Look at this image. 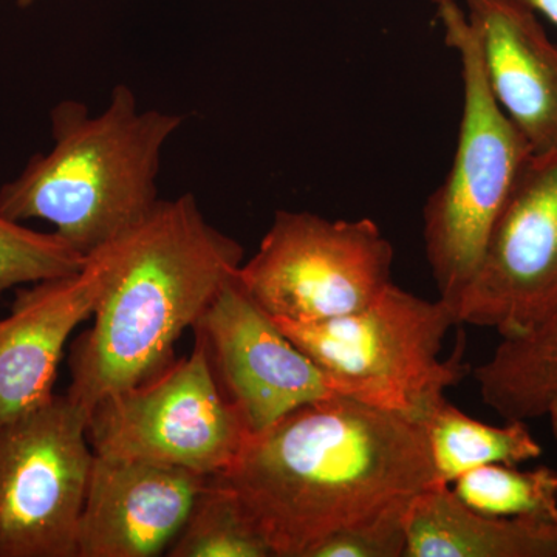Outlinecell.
Returning <instances> with one entry per match:
<instances>
[{
    "instance_id": "cell-2",
    "label": "cell",
    "mask_w": 557,
    "mask_h": 557,
    "mask_svg": "<svg viewBox=\"0 0 557 557\" xmlns=\"http://www.w3.org/2000/svg\"><path fill=\"white\" fill-rule=\"evenodd\" d=\"M108 284L70 358L69 398L90 413L170 368L175 344L244 263V248L205 219L193 194L159 201L112 244Z\"/></svg>"
},
{
    "instance_id": "cell-12",
    "label": "cell",
    "mask_w": 557,
    "mask_h": 557,
    "mask_svg": "<svg viewBox=\"0 0 557 557\" xmlns=\"http://www.w3.org/2000/svg\"><path fill=\"white\" fill-rule=\"evenodd\" d=\"M209 478L95 454L76 557L166 555Z\"/></svg>"
},
{
    "instance_id": "cell-16",
    "label": "cell",
    "mask_w": 557,
    "mask_h": 557,
    "mask_svg": "<svg viewBox=\"0 0 557 557\" xmlns=\"http://www.w3.org/2000/svg\"><path fill=\"white\" fill-rule=\"evenodd\" d=\"M426 437L434 485L449 486L472 469L486 465H519L542 456V446L523 421L504 426L483 423L440 398L418 418Z\"/></svg>"
},
{
    "instance_id": "cell-11",
    "label": "cell",
    "mask_w": 557,
    "mask_h": 557,
    "mask_svg": "<svg viewBox=\"0 0 557 557\" xmlns=\"http://www.w3.org/2000/svg\"><path fill=\"white\" fill-rule=\"evenodd\" d=\"M112 262L110 244L76 273L17 289L10 313L0 319V424L53 397L65 344L94 317Z\"/></svg>"
},
{
    "instance_id": "cell-7",
    "label": "cell",
    "mask_w": 557,
    "mask_h": 557,
    "mask_svg": "<svg viewBox=\"0 0 557 557\" xmlns=\"http://www.w3.org/2000/svg\"><path fill=\"white\" fill-rule=\"evenodd\" d=\"M394 247L372 219L278 211L240 284L274 319L321 322L364 309L392 284Z\"/></svg>"
},
{
    "instance_id": "cell-9",
    "label": "cell",
    "mask_w": 557,
    "mask_h": 557,
    "mask_svg": "<svg viewBox=\"0 0 557 557\" xmlns=\"http://www.w3.org/2000/svg\"><path fill=\"white\" fill-rule=\"evenodd\" d=\"M557 311V153L533 157L498 218L458 324L520 335Z\"/></svg>"
},
{
    "instance_id": "cell-21",
    "label": "cell",
    "mask_w": 557,
    "mask_h": 557,
    "mask_svg": "<svg viewBox=\"0 0 557 557\" xmlns=\"http://www.w3.org/2000/svg\"><path fill=\"white\" fill-rule=\"evenodd\" d=\"M533 13L542 14L557 27V0H516Z\"/></svg>"
},
{
    "instance_id": "cell-22",
    "label": "cell",
    "mask_w": 557,
    "mask_h": 557,
    "mask_svg": "<svg viewBox=\"0 0 557 557\" xmlns=\"http://www.w3.org/2000/svg\"><path fill=\"white\" fill-rule=\"evenodd\" d=\"M431 2H434L438 9H442V7L449 5V3H454L456 0H431Z\"/></svg>"
},
{
    "instance_id": "cell-3",
    "label": "cell",
    "mask_w": 557,
    "mask_h": 557,
    "mask_svg": "<svg viewBox=\"0 0 557 557\" xmlns=\"http://www.w3.org/2000/svg\"><path fill=\"white\" fill-rule=\"evenodd\" d=\"M50 120L53 148L33 157L0 188V214L49 222L90 258L137 228L159 205L161 156L183 116L139 108L134 91L120 84L98 115L67 100L54 106Z\"/></svg>"
},
{
    "instance_id": "cell-20",
    "label": "cell",
    "mask_w": 557,
    "mask_h": 557,
    "mask_svg": "<svg viewBox=\"0 0 557 557\" xmlns=\"http://www.w3.org/2000/svg\"><path fill=\"white\" fill-rule=\"evenodd\" d=\"M412 498L392 502L379 511L341 528L319 542L309 557H405Z\"/></svg>"
},
{
    "instance_id": "cell-4",
    "label": "cell",
    "mask_w": 557,
    "mask_h": 557,
    "mask_svg": "<svg viewBox=\"0 0 557 557\" xmlns=\"http://www.w3.org/2000/svg\"><path fill=\"white\" fill-rule=\"evenodd\" d=\"M438 14L460 54L463 115L453 166L424 207L423 237L438 298L456 310L531 150L487 87L467 13L454 2Z\"/></svg>"
},
{
    "instance_id": "cell-13",
    "label": "cell",
    "mask_w": 557,
    "mask_h": 557,
    "mask_svg": "<svg viewBox=\"0 0 557 557\" xmlns=\"http://www.w3.org/2000/svg\"><path fill=\"white\" fill-rule=\"evenodd\" d=\"M494 100L533 157L557 153V44L516 0H465Z\"/></svg>"
},
{
    "instance_id": "cell-18",
    "label": "cell",
    "mask_w": 557,
    "mask_h": 557,
    "mask_svg": "<svg viewBox=\"0 0 557 557\" xmlns=\"http://www.w3.org/2000/svg\"><path fill=\"white\" fill-rule=\"evenodd\" d=\"M458 500L493 518L557 522V471L537 467L522 471L511 465H486L449 485Z\"/></svg>"
},
{
    "instance_id": "cell-23",
    "label": "cell",
    "mask_w": 557,
    "mask_h": 557,
    "mask_svg": "<svg viewBox=\"0 0 557 557\" xmlns=\"http://www.w3.org/2000/svg\"><path fill=\"white\" fill-rule=\"evenodd\" d=\"M17 2H20V5H22V7H27V5H30L33 0H17Z\"/></svg>"
},
{
    "instance_id": "cell-17",
    "label": "cell",
    "mask_w": 557,
    "mask_h": 557,
    "mask_svg": "<svg viewBox=\"0 0 557 557\" xmlns=\"http://www.w3.org/2000/svg\"><path fill=\"white\" fill-rule=\"evenodd\" d=\"M171 557H276L233 487L209 479L174 544Z\"/></svg>"
},
{
    "instance_id": "cell-10",
    "label": "cell",
    "mask_w": 557,
    "mask_h": 557,
    "mask_svg": "<svg viewBox=\"0 0 557 557\" xmlns=\"http://www.w3.org/2000/svg\"><path fill=\"white\" fill-rule=\"evenodd\" d=\"M194 332L251 435L319 399L347 397L338 381L251 298L237 274L220 289Z\"/></svg>"
},
{
    "instance_id": "cell-1",
    "label": "cell",
    "mask_w": 557,
    "mask_h": 557,
    "mask_svg": "<svg viewBox=\"0 0 557 557\" xmlns=\"http://www.w3.org/2000/svg\"><path fill=\"white\" fill-rule=\"evenodd\" d=\"M215 478L236 491L276 557H309L341 528L434 486L420 423L343 395L249 435Z\"/></svg>"
},
{
    "instance_id": "cell-19",
    "label": "cell",
    "mask_w": 557,
    "mask_h": 557,
    "mask_svg": "<svg viewBox=\"0 0 557 557\" xmlns=\"http://www.w3.org/2000/svg\"><path fill=\"white\" fill-rule=\"evenodd\" d=\"M87 258L57 233H40L0 214V293L83 269Z\"/></svg>"
},
{
    "instance_id": "cell-5",
    "label": "cell",
    "mask_w": 557,
    "mask_h": 557,
    "mask_svg": "<svg viewBox=\"0 0 557 557\" xmlns=\"http://www.w3.org/2000/svg\"><path fill=\"white\" fill-rule=\"evenodd\" d=\"M347 397L418 418L463 379V348L440 358L458 324L446 300L418 298L392 282L364 309L321 322L274 319Z\"/></svg>"
},
{
    "instance_id": "cell-15",
    "label": "cell",
    "mask_w": 557,
    "mask_h": 557,
    "mask_svg": "<svg viewBox=\"0 0 557 557\" xmlns=\"http://www.w3.org/2000/svg\"><path fill=\"white\" fill-rule=\"evenodd\" d=\"M474 380L483 403L505 421L548 420L557 440V311L502 338Z\"/></svg>"
},
{
    "instance_id": "cell-6",
    "label": "cell",
    "mask_w": 557,
    "mask_h": 557,
    "mask_svg": "<svg viewBox=\"0 0 557 557\" xmlns=\"http://www.w3.org/2000/svg\"><path fill=\"white\" fill-rule=\"evenodd\" d=\"M249 435L200 338L188 358L101 399L87 426L97 456L166 465L209 479L233 467Z\"/></svg>"
},
{
    "instance_id": "cell-8",
    "label": "cell",
    "mask_w": 557,
    "mask_h": 557,
    "mask_svg": "<svg viewBox=\"0 0 557 557\" xmlns=\"http://www.w3.org/2000/svg\"><path fill=\"white\" fill-rule=\"evenodd\" d=\"M69 395L0 424V557H76L95 453Z\"/></svg>"
},
{
    "instance_id": "cell-14",
    "label": "cell",
    "mask_w": 557,
    "mask_h": 557,
    "mask_svg": "<svg viewBox=\"0 0 557 557\" xmlns=\"http://www.w3.org/2000/svg\"><path fill=\"white\" fill-rule=\"evenodd\" d=\"M405 557H557V522L493 518L429 486L410 500Z\"/></svg>"
}]
</instances>
